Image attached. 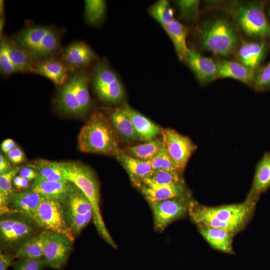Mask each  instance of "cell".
I'll return each mask as SVG.
<instances>
[{
  "label": "cell",
  "mask_w": 270,
  "mask_h": 270,
  "mask_svg": "<svg viewBox=\"0 0 270 270\" xmlns=\"http://www.w3.org/2000/svg\"><path fill=\"white\" fill-rule=\"evenodd\" d=\"M182 174L170 170H154L148 177L142 180L136 186L141 184H154L160 186H176L185 184Z\"/></svg>",
  "instance_id": "836d02e7"
},
{
  "label": "cell",
  "mask_w": 270,
  "mask_h": 270,
  "mask_svg": "<svg viewBox=\"0 0 270 270\" xmlns=\"http://www.w3.org/2000/svg\"><path fill=\"white\" fill-rule=\"evenodd\" d=\"M30 184L29 180L18 175H16L12 180V186L16 192L28 190Z\"/></svg>",
  "instance_id": "7bdbcfd3"
},
{
  "label": "cell",
  "mask_w": 270,
  "mask_h": 270,
  "mask_svg": "<svg viewBox=\"0 0 270 270\" xmlns=\"http://www.w3.org/2000/svg\"><path fill=\"white\" fill-rule=\"evenodd\" d=\"M7 158L14 166H18L26 161V157L23 150L18 146L6 154Z\"/></svg>",
  "instance_id": "b9f144b4"
},
{
  "label": "cell",
  "mask_w": 270,
  "mask_h": 270,
  "mask_svg": "<svg viewBox=\"0 0 270 270\" xmlns=\"http://www.w3.org/2000/svg\"><path fill=\"white\" fill-rule=\"evenodd\" d=\"M198 228L201 235L212 247L224 252L234 253L232 240L234 233L212 227Z\"/></svg>",
  "instance_id": "484cf974"
},
{
  "label": "cell",
  "mask_w": 270,
  "mask_h": 270,
  "mask_svg": "<svg viewBox=\"0 0 270 270\" xmlns=\"http://www.w3.org/2000/svg\"><path fill=\"white\" fill-rule=\"evenodd\" d=\"M106 11V2L104 0L84 1V19L91 26H98L104 19Z\"/></svg>",
  "instance_id": "d590c367"
},
{
  "label": "cell",
  "mask_w": 270,
  "mask_h": 270,
  "mask_svg": "<svg viewBox=\"0 0 270 270\" xmlns=\"http://www.w3.org/2000/svg\"><path fill=\"white\" fill-rule=\"evenodd\" d=\"M266 7L267 16L270 18V2L267 3Z\"/></svg>",
  "instance_id": "f907efd6"
},
{
  "label": "cell",
  "mask_w": 270,
  "mask_h": 270,
  "mask_svg": "<svg viewBox=\"0 0 270 270\" xmlns=\"http://www.w3.org/2000/svg\"><path fill=\"white\" fill-rule=\"evenodd\" d=\"M21 166H16L10 172L0 175V215L8 213V206L16 192L12 180L18 174Z\"/></svg>",
  "instance_id": "4dcf8cb0"
},
{
  "label": "cell",
  "mask_w": 270,
  "mask_h": 270,
  "mask_svg": "<svg viewBox=\"0 0 270 270\" xmlns=\"http://www.w3.org/2000/svg\"><path fill=\"white\" fill-rule=\"evenodd\" d=\"M18 174V176L26 178L30 182L34 181L38 176V172L28 166L21 167Z\"/></svg>",
  "instance_id": "ee69618b"
},
{
  "label": "cell",
  "mask_w": 270,
  "mask_h": 270,
  "mask_svg": "<svg viewBox=\"0 0 270 270\" xmlns=\"http://www.w3.org/2000/svg\"><path fill=\"white\" fill-rule=\"evenodd\" d=\"M74 186V184L69 181L50 182L38 177L31 184L30 188L43 197L62 203Z\"/></svg>",
  "instance_id": "d4e9b609"
},
{
  "label": "cell",
  "mask_w": 270,
  "mask_h": 270,
  "mask_svg": "<svg viewBox=\"0 0 270 270\" xmlns=\"http://www.w3.org/2000/svg\"><path fill=\"white\" fill-rule=\"evenodd\" d=\"M164 30L172 42L178 58L184 62L188 50L186 39L189 28L175 19Z\"/></svg>",
  "instance_id": "4316f807"
},
{
  "label": "cell",
  "mask_w": 270,
  "mask_h": 270,
  "mask_svg": "<svg viewBox=\"0 0 270 270\" xmlns=\"http://www.w3.org/2000/svg\"><path fill=\"white\" fill-rule=\"evenodd\" d=\"M66 179L73 183L86 195L93 210L94 224L100 235L113 248L116 246L108 232L100 207V185L94 172L86 165L78 162H60Z\"/></svg>",
  "instance_id": "277c9868"
},
{
  "label": "cell",
  "mask_w": 270,
  "mask_h": 270,
  "mask_svg": "<svg viewBox=\"0 0 270 270\" xmlns=\"http://www.w3.org/2000/svg\"><path fill=\"white\" fill-rule=\"evenodd\" d=\"M5 24V18L4 16L0 17V38L3 36L2 32Z\"/></svg>",
  "instance_id": "c3c4849f"
},
{
  "label": "cell",
  "mask_w": 270,
  "mask_h": 270,
  "mask_svg": "<svg viewBox=\"0 0 270 270\" xmlns=\"http://www.w3.org/2000/svg\"><path fill=\"white\" fill-rule=\"evenodd\" d=\"M40 229L32 218L23 214L8 212L0 216V252L15 254Z\"/></svg>",
  "instance_id": "ba28073f"
},
{
  "label": "cell",
  "mask_w": 270,
  "mask_h": 270,
  "mask_svg": "<svg viewBox=\"0 0 270 270\" xmlns=\"http://www.w3.org/2000/svg\"><path fill=\"white\" fill-rule=\"evenodd\" d=\"M15 259L14 254L10 252H2L0 253V270H6L12 265Z\"/></svg>",
  "instance_id": "f6af8a7d"
},
{
  "label": "cell",
  "mask_w": 270,
  "mask_h": 270,
  "mask_svg": "<svg viewBox=\"0 0 270 270\" xmlns=\"http://www.w3.org/2000/svg\"><path fill=\"white\" fill-rule=\"evenodd\" d=\"M184 62L200 84L206 86L218 79L215 59L202 55L196 48H188Z\"/></svg>",
  "instance_id": "2e32d148"
},
{
  "label": "cell",
  "mask_w": 270,
  "mask_h": 270,
  "mask_svg": "<svg viewBox=\"0 0 270 270\" xmlns=\"http://www.w3.org/2000/svg\"><path fill=\"white\" fill-rule=\"evenodd\" d=\"M79 150L85 153L114 156L120 150L116 132L102 112L92 114L78 136Z\"/></svg>",
  "instance_id": "8992f818"
},
{
  "label": "cell",
  "mask_w": 270,
  "mask_h": 270,
  "mask_svg": "<svg viewBox=\"0 0 270 270\" xmlns=\"http://www.w3.org/2000/svg\"><path fill=\"white\" fill-rule=\"evenodd\" d=\"M34 220L42 230L63 234L74 242V234L66 222L59 201L42 196Z\"/></svg>",
  "instance_id": "30bf717a"
},
{
  "label": "cell",
  "mask_w": 270,
  "mask_h": 270,
  "mask_svg": "<svg viewBox=\"0 0 270 270\" xmlns=\"http://www.w3.org/2000/svg\"><path fill=\"white\" fill-rule=\"evenodd\" d=\"M9 58L18 72L32 73L36 62L26 50L16 45L11 38L6 37Z\"/></svg>",
  "instance_id": "f1b7e54d"
},
{
  "label": "cell",
  "mask_w": 270,
  "mask_h": 270,
  "mask_svg": "<svg viewBox=\"0 0 270 270\" xmlns=\"http://www.w3.org/2000/svg\"><path fill=\"white\" fill-rule=\"evenodd\" d=\"M46 232L42 230L38 233L24 242L14 254L15 258H40L43 257Z\"/></svg>",
  "instance_id": "1f68e13d"
},
{
  "label": "cell",
  "mask_w": 270,
  "mask_h": 270,
  "mask_svg": "<svg viewBox=\"0 0 270 270\" xmlns=\"http://www.w3.org/2000/svg\"><path fill=\"white\" fill-rule=\"evenodd\" d=\"M256 202L246 199L241 203L208 206L190 200L188 212L198 226L221 228L236 234L251 219Z\"/></svg>",
  "instance_id": "7a4b0ae2"
},
{
  "label": "cell",
  "mask_w": 270,
  "mask_h": 270,
  "mask_svg": "<svg viewBox=\"0 0 270 270\" xmlns=\"http://www.w3.org/2000/svg\"><path fill=\"white\" fill-rule=\"evenodd\" d=\"M252 88L258 92L270 90V61L256 72Z\"/></svg>",
  "instance_id": "f35d334b"
},
{
  "label": "cell",
  "mask_w": 270,
  "mask_h": 270,
  "mask_svg": "<svg viewBox=\"0 0 270 270\" xmlns=\"http://www.w3.org/2000/svg\"><path fill=\"white\" fill-rule=\"evenodd\" d=\"M0 70L1 74L5 77L18 72L9 58L6 36H4L0 38Z\"/></svg>",
  "instance_id": "60d3db41"
},
{
  "label": "cell",
  "mask_w": 270,
  "mask_h": 270,
  "mask_svg": "<svg viewBox=\"0 0 270 270\" xmlns=\"http://www.w3.org/2000/svg\"><path fill=\"white\" fill-rule=\"evenodd\" d=\"M91 80L94 90L103 102L118 104L124 98V91L118 74L106 60L96 64Z\"/></svg>",
  "instance_id": "9c48e42d"
},
{
  "label": "cell",
  "mask_w": 270,
  "mask_h": 270,
  "mask_svg": "<svg viewBox=\"0 0 270 270\" xmlns=\"http://www.w3.org/2000/svg\"><path fill=\"white\" fill-rule=\"evenodd\" d=\"M178 16L180 20L186 22H196L200 17V4L198 0H178L176 1Z\"/></svg>",
  "instance_id": "8d00e7d4"
},
{
  "label": "cell",
  "mask_w": 270,
  "mask_h": 270,
  "mask_svg": "<svg viewBox=\"0 0 270 270\" xmlns=\"http://www.w3.org/2000/svg\"><path fill=\"white\" fill-rule=\"evenodd\" d=\"M61 204L66 222L74 234H79L93 218L90 202L75 184Z\"/></svg>",
  "instance_id": "8fae6325"
},
{
  "label": "cell",
  "mask_w": 270,
  "mask_h": 270,
  "mask_svg": "<svg viewBox=\"0 0 270 270\" xmlns=\"http://www.w3.org/2000/svg\"><path fill=\"white\" fill-rule=\"evenodd\" d=\"M42 196L30 188L15 192L8 206L9 212L26 215L34 220Z\"/></svg>",
  "instance_id": "7402d4cb"
},
{
  "label": "cell",
  "mask_w": 270,
  "mask_h": 270,
  "mask_svg": "<svg viewBox=\"0 0 270 270\" xmlns=\"http://www.w3.org/2000/svg\"><path fill=\"white\" fill-rule=\"evenodd\" d=\"M270 188V152H266L258 163L251 188L246 199L257 202Z\"/></svg>",
  "instance_id": "603a6c76"
},
{
  "label": "cell",
  "mask_w": 270,
  "mask_h": 270,
  "mask_svg": "<svg viewBox=\"0 0 270 270\" xmlns=\"http://www.w3.org/2000/svg\"><path fill=\"white\" fill-rule=\"evenodd\" d=\"M32 73L43 76L60 87L66 82L70 72L60 57L57 56L36 62Z\"/></svg>",
  "instance_id": "d6986e66"
},
{
  "label": "cell",
  "mask_w": 270,
  "mask_h": 270,
  "mask_svg": "<svg viewBox=\"0 0 270 270\" xmlns=\"http://www.w3.org/2000/svg\"><path fill=\"white\" fill-rule=\"evenodd\" d=\"M64 32V30L53 26L32 25L24 27L11 38L36 63L60 55Z\"/></svg>",
  "instance_id": "5b68a950"
},
{
  "label": "cell",
  "mask_w": 270,
  "mask_h": 270,
  "mask_svg": "<svg viewBox=\"0 0 270 270\" xmlns=\"http://www.w3.org/2000/svg\"><path fill=\"white\" fill-rule=\"evenodd\" d=\"M148 162L154 170H164L181 173L176 167L164 142L159 152L153 158Z\"/></svg>",
  "instance_id": "74e56055"
},
{
  "label": "cell",
  "mask_w": 270,
  "mask_h": 270,
  "mask_svg": "<svg viewBox=\"0 0 270 270\" xmlns=\"http://www.w3.org/2000/svg\"><path fill=\"white\" fill-rule=\"evenodd\" d=\"M60 58L70 72L85 68L96 59L91 48L82 41L71 43L62 50Z\"/></svg>",
  "instance_id": "e0dca14e"
},
{
  "label": "cell",
  "mask_w": 270,
  "mask_h": 270,
  "mask_svg": "<svg viewBox=\"0 0 270 270\" xmlns=\"http://www.w3.org/2000/svg\"><path fill=\"white\" fill-rule=\"evenodd\" d=\"M109 119L116 132L126 142H134L140 140L131 120L121 108L114 110Z\"/></svg>",
  "instance_id": "83f0119b"
},
{
  "label": "cell",
  "mask_w": 270,
  "mask_h": 270,
  "mask_svg": "<svg viewBox=\"0 0 270 270\" xmlns=\"http://www.w3.org/2000/svg\"><path fill=\"white\" fill-rule=\"evenodd\" d=\"M196 32L200 46L220 58L234 56L242 38L232 21L224 16L203 20Z\"/></svg>",
  "instance_id": "3957f363"
},
{
  "label": "cell",
  "mask_w": 270,
  "mask_h": 270,
  "mask_svg": "<svg viewBox=\"0 0 270 270\" xmlns=\"http://www.w3.org/2000/svg\"><path fill=\"white\" fill-rule=\"evenodd\" d=\"M12 266L14 270H42L48 266L44 258H17L14 260Z\"/></svg>",
  "instance_id": "ab89813d"
},
{
  "label": "cell",
  "mask_w": 270,
  "mask_h": 270,
  "mask_svg": "<svg viewBox=\"0 0 270 270\" xmlns=\"http://www.w3.org/2000/svg\"><path fill=\"white\" fill-rule=\"evenodd\" d=\"M73 244L72 240L63 234L46 231L43 258L48 266L53 269L62 270L66 264Z\"/></svg>",
  "instance_id": "4fadbf2b"
},
{
  "label": "cell",
  "mask_w": 270,
  "mask_h": 270,
  "mask_svg": "<svg viewBox=\"0 0 270 270\" xmlns=\"http://www.w3.org/2000/svg\"><path fill=\"white\" fill-rule=\"evenodd\" d=\"M17 146L16 142L11 138L4 140L0 144L1 150L6 154Z\"/></svg>",
  "instance_id": "7dc6e473"
},
{
  "label": "cell",
  "mask_w": 270,
  "mask_h": 270,
  "mask_svg": "<svg viewBox=\"0 0 270 270\" xmlns=\"http://www.w3.org/2000/svg\"><path fill=\"white\" fill-rule=\"evenodd\" d=\"M116 158L126 170L132 182L136 186L154 171L148 161L132 158L120 149Z\"/></svg>",
  "instance_id": "cb8c5ba5"
},
{
  "label": "cell",
  "mask_w": 270,
  "mask_h": 270,
  "mask_svg": "<svg viewBox=\"0 0 270 270\" xmlns=\"http://www.w3.org/2000/svg\"><path fill=\"white\" fill-rule=\"evenodd\" d=\"M215 60L218 68V78H232L252 88L256 72L236 60L218 58Z\"/></svg>",
  "instance_id": "ac0fdd59"
},
{
  "label": "cell",
  "mask_w": 270,
  "mask_h": 270,
  "mask_svg": "<svg viewBox=\"0 0 270 270\" xmlns=\"http://www.w3.org/2000/svg\"><path fill=\"white\" fill-rule=\"evenodd\" d=\"M267 3L261 0H210L206 2V6L226 14L244 39L270 42V22L265 11Z\"/></svg>",
  "instance_id": "6da1fadb"
},
{
  "label": "cell",
  "mask_w": 270,
  "mask_h": 270,
  "mask_svg": "<svg viewBox=\"0 0 270 270\" xmlns=\"http://www.w3.org/2000/svg\"><path fill=\"white\" fill-rule=\"evenodd\" d=\"M4 4L3 0H0V16H4Z\"/></svg>",
  "instance_id": "681fc988"
},
{
  "label": "cell",
  "mask_w": 270,
  "mask_h": 270,
  "mask_svg": "<svg viewBox=\"0 0 270 270\" xmlns=\"http://www.w3.org/2000/svg\"><path fill=\"white\" fill-rule=\"evenodd\" d=\"M162 140L176 167L183 174L196 146L188 136L172 128H162Z\"/></svg>",
  "instance_id": "7c38bea8"
},
{
  "label": "cell",
  "mask_w": 270,
  "mask_h": 270,
  "mask_svg": "<svg viewBox=\"0 0 270 270\" xmlns=\"http://www.w3.org/2000/svg\"><path fill=\"white\" fill-rule=\"evenodd\" d=\"M163 146L162 139L155 138L144 144L128 146L123 151L132 158L149 161L159 152Z\"/></svg>",
  "instance_id": "d6a6232c"
},
{
  "label": "cell",
  "mask_w": 270,
  "mask_h": 270,
  "mask_svg": "<svg viewBox=\"0 0 270 270\" xmlns=\"http://www.w3.org/2000/svg\"><path fill=\"white\" fill-rule=\"evenodd\" d=\"M14 166L2 153L0 154V175L11 171Z\"/></svg>",
  "instance_id": "bcb514c9"
},
{
  "label": "cell",
  "mask_w": 270,
  "mask_h": 270,
  "mask_svg": "<svg viewBox=\"0 0 270 270\" xmlns=\"http://www.w3.org/2000/svg\"><path fill=\"white\" fill-rule=\"evenodd\" d=\"M138 187L150 204L168 200L188 198L185 184L176 186L141 184Z\"/></svg>",
  "instance_id": "ffe728a7"
},
{
  "label": "cell",
  "mask_w": 270,
  "mask_h": 270,
  "mask_svg": "<svg viewBox=\"0 0 270 270\" xmlns=\"http://www.w3.org/2000/svg\"><path fill=\"white\" fill-rule=\"evenodd\" d=\"M90 80L91 75L85 68L70 72L58 93L56 102L60 110L73 116L87 113L92 104L88 89Z\"/></svg>",
  "instance_id": "52a82bcc"
},
{
  "label": "cell",
  "mask_w": 270,
  "mask_h": 270,
  "mask_svg": "<svg viewBox=\"0 0 270 270\" xmlns=\"http://www.w3.org/2000/svg\"><path fill=\"white\" fill-rule=\"evenodd\" d=\"M270 50V42L246 40L242 38L234 56L237 61L257 72Z\"/></svg>",
  "instance_id": "9a60e30c"
},
{
  "label": "cell",
  "mask_w": 270,
  "mask_h": 270,
  "mask_svg": "<svg viewBox=\"0 0 270 270\" xmlns=\"http://www.w3.org/2000/svg\"><path fill=\"white\" fill-rule=\"evenodd\" d=\"M28 166L34 168L38 172V178L50 182H66L60 162L46 160H34Z\"/></svg>",
  "instance_id": "f546056e"
},
{
  "label": "cell",
  "mask_w": 270,
  "mask_h": 270,
  "mask_svg": "<svg viewBox=\"0 0 270 270\" xmlns=\"http://www.w3.org/2000/svg\"><path fill=\"white\" fill-rule=\"evenodd\" d=\"M148 12L164 29L175 20L174 10L166 0H160L154 2L149 8Z\"/></svg>",
  "instance_id": "e575fe53"
},
{
  "label": "cell",
  "mask_w": 270,
  "mask_h": 270,
  "mask_svg": "<svg viewBox=\"0 0 270 270\" xmlns=\"http://www.w3.org/2000/svg\"><path fill=\"white\" fill-rule=\"evenodd\" d=\"M188 198L168 200L150 204L156 230L162 231L172 222L184 216L188 212Z\"/></svg>",
  "instance_id": "5bb4252c"
},
{
  "label": "cell",
  "mask_w": 270,
  "mask_h": 270,
  "mask_svg": "<svg viewBox=\"0 0 270 270\" xmlns=\"http://www.w3.org/2000/svg\"><path fill=\"white\" fill-rule=\"evenodd\" d=\"M121 109L131 120L140 140L148 142L161 134L162 128L128 104H125Z\"/></svg>",
  "instance_id": "44dd1931"
}]
</instances>
